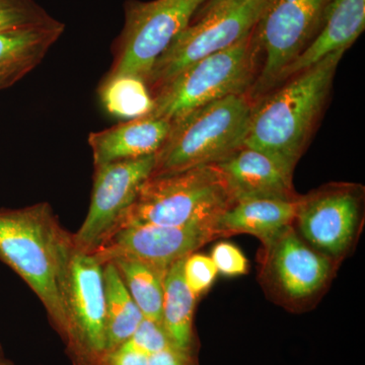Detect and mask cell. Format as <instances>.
I'll list each match as a JSON object with an SVG mask.
<instances>
[{"label": "cell", "mask_w": 365, "mask_h": 365, "mask_svg": "<svg viewBox=\"0 0 365 365\" xmlns=\"http://www.w3.org/2000/svg\"><path fill=\"white\" fill-rule=\"evenodd\" d=\"M73 251V235L49 203L0 209V261L37 295L61 340L66 332L61 285Z\"/></svg>", "instance_id": "1"}, {"label": "cell", "mask_w": 365, "mask_h": 365, "mask_svg": "<svg viewBox=\"0 0 365 365\" xmlns=\"http://www.w3.org/2000/svg\"><path fill=\"white\" fill-rule=\"evenodd\" d=\"M344 53H332L294 74L289 83L253 107L242 146L266 153L292 174Z\"/></svg>", "instance_id": "2"}, {"label": "cell", "mask_w": 365, "mask_h": 365, "mask_svg": "<svg viewBox=\"0 0 365 365\" xmlns=\"http://www.w3.org/2000/svg\"><path fill=\"white\" fill-rule=\"evenodd\" d=\"M235 202L227 179L216 165L150 176L108 235L139 225H217L218 218Z\"/></svg>", "instance_id": "3"}, {"label": "cell", "mask_w": 365, "mask_h": 365, "mask_svg": "<svg viewBox=\"0 0 365 365\" xmlns=\"http://www.w3.org/2000/svg\"><path fill=\"white\" fill-rule=\"evenodd\" d=\"M252 109L246 95H235L175 120L151 176L222 162L244 144Z\"/></svg>", "instance_id": "4"}, {"label": "cell", "mask_w": 365, "mask_h": 365, "mask_svg": "<svg viewBox=\"0 0 365 365\" xmlns=\"http://www.w3.org/2000/svg\"><path fill=\"white\" fill-rule=\"evenodd\" d=\"M258 51L252 32L232 47L199 60L153 96L150 115L173 122L215 101L245 95L254 78Z\"/></svg>", "instance_id": "5"}, {"label": "cell", "mask_w": 365, "mask_h": 365, "mask_svg": "<svg viewBox=\"0 0 365 365\" xmlns=\"http://www.w3.org/2000/svg\"><path fill=\"white\" fill-rule=\"evenodd\" d=\"M270 0H230L192 20L153 63L145 83L151 95L209 55L232 47L253 32Z\"/></svg>", "instance_id": "6"}, {"label": "cell", "mask_w": 365, "mask_h": 365, "mask_svg": "<svg viewBox=\"0 0 365 365\" xmlns=\"http://www.w3.org/2000/svg\"><path fill=\"white\" fill-rule=\"evenodd\" d=\"M207 0H127L124 26L114 46L115 59L107 76L150 73L155 60L193 20Z\"/></svg>", "instance_id": "7"}, {"label": "cell", "mask_w": 365, "mask_h": 365, "mask_svg": "<svg viewBox=\"0 0 365 365\" xmlns=\"http://www.w3.org/2000/svg\"><path fill=\"white\" fill-rule=\"evenodd\" d=\"M66 317L62 342L72 365H105L108 355L103 265L74 249L61 285Z\"/></svg>", "instance_id": "8"}, {"label": "cell", "mask_w": 365, "mask_h": 365, "mask_svg": "<svg viewBox=\"0 0 365 365\" xmlns=\"http://www.w3.org/2000/svg\"><path fill=\"white\" fill-rule=\"evenodd\" d=\"M330 0H270L253 30L258 50L265 55L255 91L280 83L288 66L316 37Z\"/></svg>", "instance_id": "9"}, {"label": "cell", "mask_w": 365, "mask_h": 365, "mask_svg": "<svg viewBox=\"0 0 365 365\" xmlns=\"http://www.w3.org/2000/svg\"><path fill=\"white\" fill-rule=\"evenodd\" d=\"M336 267L304 242L292 225L264 246L261 278L273 299L288 309H302L325 292Z\"/></svg>", "instance_id": "10"}, {"label": "cell", "mask_w": 365, "mask_h": 365, "mask_svg": "<svg viewBox=\"0 0 365 365\" xmlns=\"http://www.w3.org/2000/svg\"><path fill=\"white\" fill-rule=\"evenodd\" d=\"M364 194L354 185H330L297 200V234L337 265L356 244L364 222Z\"/></svg>", "instance_id": "11"}, {"label": "cell", "mask_w": 365, "mask_h": 365, "mask_svg": "<svg viewBox=\"0 0 365 365\" xmlns=\"http://www.w3.org/2000/svg\"><path fill=\"white\" fill-rule=\"evenodd\" d=\"M220 237L222 235L216 223L131 225L108 235L91 254L102 265L117 259H134L167 272L175 262Z\"/></svg>", "instance_id": "12"}, {"label": "cell", "mask_w": 365, "mask_h": 365, "mask_svg": "<svg viewBox=\"0 0 365 365\" xmlns=\"http://www.w3.org/2000/svg\"><path fill=\"white\" fill-rule=\"evenodd\" d=\"M155 155L118 160L95 167L90 207L85 222L73 235L74 249L91 254L111 232L153 174Z\"/></svg>", "instance_id": "13"}, {"label": "cell", "mask_w": 365, "mask_h": 365, "mask_svg": "<svg viewBox=\"0 0 365 365\" xmlns=\"http://www.w3.org/2000/svg\"><path fill=\"white\" fill-rule=\"evenodd\" d=\"M227 179L235 202L248 199L299 198L292 187V174L266 153L242 146L215 163Z\"/></svg>", "instance_id": "14"}, {"label": "cell", "mask_w": 365, "mask_h": 365, "mask_svg": "<svg viewBox=\"0 0 365 365\" xmlns=\"http://www.w3.org/2000/svg\"><path fill=\"white\" fill-rule=\"evenodd\" d=\"M172 122L153 115L127 120L105 130L93 132L88 144L93 165L157 155L169 136Z\"/></svg>", "instance_id": "15"}, {"label": "cell", "mask_w": 365, "mask_h": 365, "mask_svg": "<svg viewBox=\"0 0 365 365\" xmlns=\"http://www.w3.org/2000/svg\"><path fill=\"white\" fill-rule=\"evenodd\" d=\"M365 28V0H330L318 34L288 66L281 81L309 68L328 55L346 51Z\"/></svg>", "instance_id": "16"}, {"label": "cell", "mask_w": 365, "mask_h": 365, "mask_svg": "<svg viewBox=\"0 0 365 365\" xmlns=\"http://www.w3.org/2000/svg\"><path fill=\"white\" fill-rule=\"evenodd\" d=\"M64 30L66 25L56 20L0 32V91L11 88L39 66Z\"/></svg>", "instance_id": "17"}, {"label": "cell", "mask_w": 365, "mask_h": 365, "mask_svg": "<svg viewBox=\"0 0 365 365\" xmlns=\"http://www.w3.org/2000/svg\"><path fill=\"white\" fill-rule=\"evenodd\" d=\"M299 200V199H297ZM297 200L248 199L237 201L217 220L222 237L248 234L267 246L282 230L294 225Z\"/></svg>", "instance_id": "18"}, {"label": "cell", "mask_w": 365, "mask_h": 365, "mask_svg": "<svg viewBox=\"0 0 365 365\" xmlns=\"http://www.w3.org/2000/svg\"><path fill=\"white\" fill-rule=\"evenodd\" d=\"M186 258L175 262L165 273L162 323L175 347L197 354L198 342L194 331L197 299L185 282L182 267Z\"/></svg>", "instance_id": "19"}, {"label": "cell", "mask_w": 365, "mask_h": 365, "mask_svg": "<svg viewBox=\"0 0 365 365\" xmlns=\"http://www.w3.org/2000/svg\"><path fill=\"white\" fill-rule=\"evenodd\" d=\"M108 354L125 344L144 319L114 264L103 265Z\"/></svg>", "instance_id": "20"}, {"label": "cell", "mask_w": 365, "mask_h": 365, "mask_svg": "<svg viewBox=\"0 0 365 365\" xmlns=\"http://www.w3.org/2000/svg\"><path fill=\"white\" fill-rule=\"evenodd\" d=\"M114 264L122 281L144 318L162 323L165 271L134 259H117Z\"/></svg>", "instance_id": "21"}, {"label": "cell", "mask_w": 365, "mask_h": 365, "mask_svg": "<svg viewBox=\"0 0 365 365\" xmlns=\"http://www.w3.org/2000/svg\"><path fill=\"white\" fill-rule=\"evenodd\" d=\"M106 112L120 119L148 116L155 101L143 78L136 76H107L98 90Z\"/></svg>", "instance_id": "22"}, {"label": "cell", "mask_w": 365, "mask_h": 365, "mask_svg": "<svg viewBox=\"0 0 365 365\" xmlns=\"http://www.w3.org/2000/svg\"><path fill=\"white\" fill-rule=\"evenodd\" d=\"M55 21L35 0H0V32L48 25Z\"/></svg>", "instance_id": "23"}, {"label": "cell", "mask_w": 365, "mask_h": 365, "mask_svg": "<svg viewBox=\"0 0 365 365\" xmlns=\"http://www.w3.org/2000/svg\"><path fill=\"white\" fill-rule=\"evenodd\" d=\"M182 274L187 287L198 299L212 287L218 271L210 257L193 253L185 259Z\"/></svg>", "instance_id": "24"}, {"label": "cell", "mask_w": 365, "mask_h": 365, "mask_svg": "<svg viewBox=\"0 0 365 365\" xmlns=\"http://www.w3.org/2000/svg\"><path fill=\"white\" fill-rule=\"evenodd\" d=\"M126 343L148 356L174 346L163 323L146 318L141 321L135 332Z\"/></svg>", "instance_id": "25"}, {"label": "cell", "mask_w": 365, "mask_h": 365, "mask_svg": "<svg viewBox=\"0 0 365 365\" xmlns=\"http://www.w3.org/2000/svg\"><path fill=\"white\" fill-rule=\"evenodd\" d=\"M210 258L218 272L225 276L245 275L249 272V262L241 250L230 242H218L213 247Z\"/></svg>", "instance_id": "26"}, {"label": "cell", "mask_w": 365, "mask_h": 365, "mask_svg": "<svg viewBox=\"0 0 365 365\" xmlns=\"http://www.w3.org/2000/svg\"><path fill=\"white\" fill-rule=\"evenodd\" d=\"M150 365H199L195 353L182 351L175 346L148 356Z\"/></svg>", "instance_id": "27"}, {"label": "cell", "mask_w": 365, "mask_h": 365, "mask_svg": "<svg viewBox=\"0 0 365 365\" xmlns=\"http://www.w3.org/2000/svg\"><path fill=\"white\" fill-rule=\"evenodd\" d=\"M105 365H150L148 355L138 351L135 348L127 344L110 352L106 359Z\"/></svg>", "instance_id": "28"}, {"label": "cell", "mask_w": 365, "mask_h": 365, "mask_svg": "<svg viewBox=\"0 0 365 365\" xmlns=\"http://www.w3.org/2000/svg\"><path fill=\"white\" fill-rule=\"evenodd\" d=\"M227 1H230V0H207V1L203 4L202 7L197 11V14L194 16L193 20L205 16V14H207L210 13V11H212L213 9H215L216 7L222 6L223 4H225V2Z\"/></svg>", "instance_id": "29"}, {"label": "cell", "mask_w": 365, "mask_h": 365, "mask_svg": "<svg viewBox=\"0 0 365 365\" xmlns=\"http://www.w3.org/2000/svg\"><path fill=\"white\" fill-rule=\"evenodd\" d=\"M0 365H16L13 360L6 356L1 344H0Z\"/></svg>", "instance_id": "30"}]
</instances>
